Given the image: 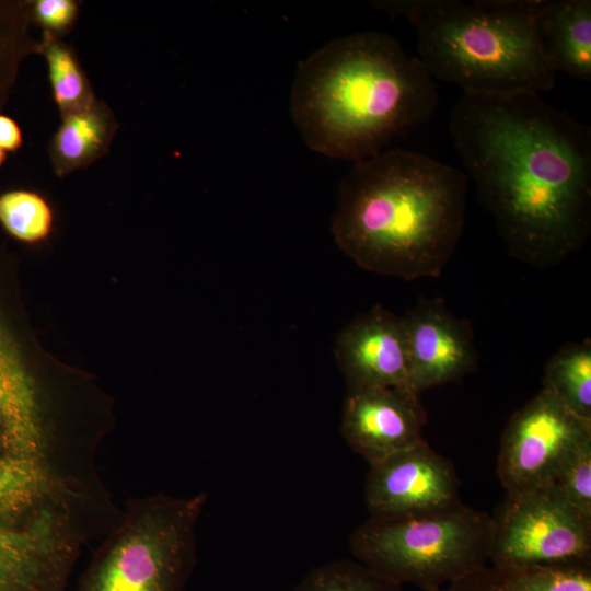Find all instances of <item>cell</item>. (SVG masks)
<instances>
[{
    "label": "cell",
    "mask_w": 591,
    "mask_h": 591,
    "mask_svg": "<svg viewBox=\"0 0 591 591\" xmlns=\"http://www.w3.org/2000/svg\"><path fill=\"white\" fill-rule=\"evenodd\" d=\"M449 127L511 257L547 268L584 245L591 231L588 125L538 93H463Z\"/></svg>",
    "instance_id": "6da1fadb"
},
{
    "label": "cell",
    "mask_w": 591,
    "mask_h": 591,
    "mask_svg": "<svg viewBox=\"0 0 591 591\" xmlns=\"http://www.w3.org/2000/svg\"><path fill=\"white\" fill-rule=\"evenodd\" d=\"M438 103L419 58L389 34L363 31L328 42L298 65L290 115L309 148L355 163L427 121Z\"/></svg>",
    "instance_id": "7a4b0ae2"
},
{
    "label": "cell",
    "mask_w": 591,
    "mask_h": 591,
    "mask_svg": "<svg viewBox=\"0 0 591 591\" xmlns=\"http://www.w3.org/2000/svg\"><path fill=\"white\" fill-rule=\"evenodd\" d=\"M338 193L332 234L358 266L405 280L440 276L464 227L463 172L393 149L355 162Z\"/></svg>",
    "instance_id": "3957f363"
},
{
    "label": "cell",
    "mask_w": 591,
    "mask_h": 591,
    "mask_svg": "<svg viewBox=\"0 0 591 591\" xmlns=\"http://www.w3.org/2000/svg\"><path fill=\"white\" fill-rule=\"evenodd\" d=\"M540 0H390L375 5L416 28L419 59L433 79L464 93L548 92L555 72L535 34Z\"/></svg>",
    "instance_id": "277c9868"
},
{
    "label": "cell",
    "mask_w": 591,
    "mask_h": 591,
    "mask_svg": "<svg viewBox=\"0 0 591 591\" xmlns=\"http://www.w3.org/2000/svg\"><path fill=\"white\" fill-rule=\"evenodd\" d=\"M207 494L129 499L99 545L77 591H183L197 560Z\"/></svg>",
    "instance_id": "5b68a950"
},
{
    "label": "cell",
    "mask_w": 591,
    "mask_h": 591,
    "mask_svg": "<svg viewBox=\"0 0 591 591\" xmlns=\"http://www.w3.org/2000/svg\"><path fill=\"white\" fill-rule=\"evenodd\" d=\"M491 543V515L464 505L410 518L369 517L349 537L356 560L424 591L443 590L489 564Z\"/></svg>",
    "instance_id": "8992f818"
},
{
    "label": "cell",
    "mask_w": 591,
    "mask_h": 591,
    "mask_svg": "<svg viewBox=\"0 0 591 591\" xmlns=\"http://www.w3.org/2000/svg\"><path fill=\"white\" fill-rule=\"evenodd\" d=\"M491 519L489 564L549 566L591 560V518L551 487L506 494Z\"/></svg>",
    "instance_id": "52a82bcc"
},
{
    "label": "cell",
    "mask_w": 591,
    "mask_h": 591,
    "mask_svg": "<svg viewBox=\"0 0 591 591\" xmlns=\"http://www.w3.org/2000/svg\"><path fill=\"white\" fill-rule=\"evenodd\" d=\"M588 441L591 420L542 389L511 416L501 436L497 473L506 494L548 486Z\"/></svg>",
    "instance_id": "ba28073f"
},
{
    "label": "cell",
    "mask_w": 591,
    "mask_h": 591,
    "mask_svg": "<svg viewBox=\"0 0 591 591\" xmlns=\"http://www.w3.org/2000/svg\"><path fill=\"white\" fill-rule=\"evenodd\" d=\"M369 466L364 501L370 517L410 518L463 505L452 463L426 441Z\"/></svg>",
    "instance_id": "9c48e42d"
},
{
    "label": "cell",
    "mask_w": 591,
    "mask_h": 591,
    "mask_svg": "<svg viewBox=\"0 0 591 591\" xmlns=\"http://www.w3.org/2000/svg\"><path fill=\"white\" fill-rule=\"evenodd\" d=\"M419 395L405 387L347 389L340 421L347 444L373 465L425 441Z\"/></svg>",
    "instance_id": "30bf717a"
},
{
    "label": "cell",
    "mask_w": 591,
    "mask_h": 591,
    "mask_svg": "<svg viewBox=\"0 0 591 591\" xmlns=\"http://www.w3.org/2000/svg\"><path fill=\"white\" fill-rule=\"evenodd\" d=\"M0 517V591H63L84 541L50 521Z\"/></svg>",
    "instance_id": "8fae6325"
},
{
    "label": "cell",
    "mask_w": 591,
    "mask_h": 591,
    "mask_svg": "<svg viewBox=\"0 0 591 591\" xmlns=\"http://www.w3.org/2000/svg\"><path fill=\"white\" fill-rule=\"evenodd\" d=\"M403 322L410 383L418 394L473 371L477 354L471 323L452 314L441 299H420Z\"/></svg>",
    "instance_id": "7c38bea8"
},
{
    "label": "cell",
    "mask_w": 591,
    "mask_h": 591,
    "mask_svg": "<svg viewBox=\"0 0 591 591\" xmlns=\"http://www.w3.org/2000/svg\"><path fill=\"white\" fill-rule=\"evenodd\" d=\"M335 357L347 389L414 390L403 317L380 305L359 315L340 331Z\"/></svg>",
    "instance_id": "4fadbf2b"
},
{
    "label": "cell",
    "mask_w": 591,
    "mask_h": 591,
    "mask_svg": "<svg viewBox=\"0 0 591 591\" xmlns=\"http://www.w3.org/2000/svg\"><path fill=\"white\" fill-rule=\"evenodd\" d=\"M535 34L553 72L591 82L590 0H540Z\"/></svg>",
    "instance_id": "5bb4252c"
},
{
    "label": "cell",
    "mask_w": 591,
    "mask_h": 591,
    "mask_svg": "<svg viewBox=\"0 0 591 591\" xmlns=\"http://www.w3.org/2000/svg\"><path fill=\"white\" fill-rule=\"evenodd\" d=\"M118 127L111 107L99 99L84 111L62 116L48 146L55 174L65 177L104 157Z\"/></svg>",
    "instance_id": "9a60e30c"
},
{
    "label": "cell",
    "mask_w": 591,
    "mask_h": 591,
    "mask_svg": "<svg viewBox=\"0 0 591 591\" xmlns=\"http://www.w3.org/2000/svg\"><path fill=\"white\" fill-rule=\"evenodd\" d=\"M442 591H591V560L549 566L487 564Z\"/></svg>",
    "instance_id": "2e32d148"
},
{
    "label": "cell",
    "mask_w": 591,
    "mask_h": 591,
    "mask_svg": "<svg viewBox=\"0 0 591 591\" xmlns=\"http://www.w3.org/2000/svg\"><path fill=\"white\" fill-rule=\"evenodd\" d=\"M543 389L572 413L591 420V340L563 346L545 364Z\"/></svg>",
    "instance_id": "e0dca14e"
},
{
    "label": "cell",
    "mask_w": 591,
    "mask_h": 591,
    "mask_svg": "<svg viewBox=\"0 0 591 591\" xmlns=\"http://www.w3.org/2000/svg\"><path fill=\"white\" fill-rule=\"evenodd\" d=\"M39 55L45 58L53 99L62 116L84 111L97 97L74 49L61 38L43 32Z\"/></svg>",
    "instance_id": "ac0fdd59"
},
{
    "label": "cell",
    "mask_w": 591,
    "mask_h": 591,
    "mask_svg": "<svg viewBox=\"0 0 591 591\" xmlns=\"http://www.w3.org/2000/svg\"><path fill=\"white\" fill-rule=\"evenodd\" d=\"M31 0H0V113L18 79L22 62L39 54L40 39L31 34Z\"/></svg>",
    "instance_id": "d6986e66"
},
{
    "label": "cell",
    "mask_w": 591,
    "mask_h": 591,
    "mask_svg": "<svg viewBox=\"0 0 591 591\" xmlns=\"http://www.w3.org/2000/svg\"><path fill=\"white\" fill-rule=\"evenodd\" d=\"M0 225L13 240L37 245L49 239L55 227V212L42 194L9 189L0 194Z\"/></svg>",
    "instance_id": "ffe728a7"
},
{
    "label": "cell",
    "mask_w": 591,
    "mask_h": 591,
    "mask_svg": "<svg viewBox=\"0 0 591 591\" xmlns=\"http://www.w3.org/2000/svg\"><path fill=\"white\" fill-rule=\"evenodd\" d=\"M293 591H404L356 559H338L309 571Z\"/></svg>",
    "instance_id": "44dd1931"
},
{
    "label": "cell",
    "mask_w": 591,
    "mask_h": 591,
    "mask_svg": "<svg viewBox=\"0 0 591 591\" xmlns=\"http://www.w3.org/2000/svg\"><path fill=\"white\" fill-rule=\"evenodd\" d=\"M39 477L27 462L0 455V517L27 510L39 493Z\"/></svg>",
    "instance_id": "7402d4cb"
},
{
    "label": "cell",
    "mask_w": 591,
    "mask_h": 591,
    "mask_svg": "<svg viewBox=\"0 0 591 591\" xmlns=\"http://www.w3.org/2000/svg\"><path fill=\"white\" fill-rule=\"evenodd\" d=\"M546 487L591 518V441L579 448Z\"/></svg>",
    "instance_id": "603a6c76"
},
{
    "label": "cell",
    "mask_w": 591,
    "mask_h": 591,
    "mask_svg": "<svg viewBox=\"0 0 591 591\" xmlns=\"http://www.w3.org/2000/svg\"><path fill=\"white\" fill-rule=\"evenodd\" d=\"M78 15L76 0H31L32 23L59 38L72 28Z\"/></svg>",
    "instance_id": "cb8c5ba5"
},
{
    "label": "cell",
    "mask_w": 591,
    "mask_h": 591,
    "mask_svg": "<svg viewBox=\"0 0 591 591\" xmlns=\"http://www.w3.org/2000/svg\"><path fill=\"white\" fill-rule=\"evenodd\" d=\"M23 144V134L18 123L10 116L0 113V148L5 152H14Z\"/></svg>",
    "instance_id": "d4e9b609"
},
{
    "label": "cell",
    "mask_w": 591,
    "mask_h": 591,
    "mask_svg": "<svg viewBox=\"0 0 591 591\" xmlns=\"http://www.w3.org/2000/svg\"><path fill=\"white\" fill-rule=\"evenodd\" d=\"M7 158H8V153L2 148H0V167L3 165Z\"/></svg>",
    "instance_id": "484cf974"
},
{
    "label": "cell",
    "mask_w": 591,
    "mask_h": 591,
    "mask_svg": "<svg viewBox=\"0 0 591 591\" xmlns=\"http://www.w3.org/2000/svg\"><path fill=\"white\" fill-rule=\"evenodd\" d=\"M438 591H442V590H438Z\"/></svg>",
    "instance_id": "4316f807"
}]
</instances>
